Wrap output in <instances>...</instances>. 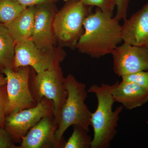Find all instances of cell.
I'll return each instance as SVG.
<instances>
[{
  "mask_svg": "<svg viewBox=\"0 0 148 148\" xmlns=\"http://www.w3.org/2000/svg\"><path fill=\"white\" fill-rule=\"evenodd\" d=\"M84 28V32L75 47L81 53L91 58L112 54L122 41L119 21L98 8L86 17Z\"/></svg>",
  "mask_w": 148,
  "mask_h": 148,
  "instance_id": "6da1fadb",
  "label": "cell"
},
{
  "mask_svg": "<svg viewBox=\"0 0 148 148\" xmlns=\"http://www.w3.org/2000/svg\"><path fill=\"white\" fill-rule=\"evenodd\" d=\"M113 85L93 84L88 90V92L95 95L98 102L96 110L91 114V126L94 134L90 148L110 147L117 133L120 115L123 107L121 105L113 110L115 102L112 93Z\"/></svg>",
  "mask_w": 148,
  "mask_h": 148,
  "instance_id": "7a4b0ae2",
  "label": "cell"
},
{
  "mask_svg": "<svg viewBox=\"0 0 148 148\" xmlns=\"http://www.w3.org/2000/svg\"><path fill=\"white\" fill-rule=\"evenodd\" d=\"M64 84L68 95L60 112L55 133L58 141L64 140V133L71 125H78L88 132L91 126L92 113L85 103L88 93L86 84L80 82L71 74L65 77Z\"/></svg>",
  "mask_w": 148,
  "mask_h": 148,
  "instance_id": "3957f363",
  "label": "cell"
},
{
  "mask_svg": "<svg viewBox=\"0 0 148 148\" xmlns=\"http://www.w3.org/2000/svg\"><path fill=\"white\" fill-rule=\"evenodd\" d=\"M55 14L53 29L56 40L62 45L75 47L84 32V23L91 12V7L81 0H71Z\"/></svg>",
  "mask_w": 148,
  "mask_h": 148,
  "instance_id": "277c9868",
  "label": "cell"
},
{
  "mask_svg": "<svg viewBox=\"0 0 148 148\" xmlns=\"http://www.w3.org/2000/svg\"><path fill=\"white\" fill-rule=\"evenodd\" d=\"M64 79L59 66L36 73L31 83V91L37 103L44 98L53 102L54 121L57 124L60 112L68 95Z\"/></svg>",
  "mask_w": 148,
  "mask_h": 148,
  "instance_id": "5b68a950",
  "label": "cell"
},
{
  "mask_svg": "<svg viewBox=\"0 0 148 148\" xmlns=\"http://www.w3.org/2000/svg\"><path fill=\"white\" fill-rule=\"evenodd\" d=\"M2 72L7 79L6 116L36 106L29 84L31 67L22 66L16 70L3 68Z\"/></svg>",
  "mask_w": 148,
  "mask_h": 148,
  "instance_id": "8992f818",
  "label": "cell"
},
{
  "mask_svg": "<svg viewBox=\"0 0 148 148\" xmlns=\"http://www.w3.org/2000/svg\"><path fill=\"white\" fill-rule=\"evenodd\" d=\"M66 55L62 49L50 52L43 51L29 39L15 44L14 70L22 66H30L39 73L60 66Z\"/></svg>",
  "mask_w": 148,
  "mask_h": 148,
  "instance_id": "52a82bcc",
  "label": "cell"
},
{
  "mask_svg": "<svg viewBox=\"0 0 148 148\" xmlns=\"http://www.w3.org/2000/svg\"><path fill=\"white\" fill-rule=\"evenodd\" d=\"M53 110V102L47 98H43L34 107L7 115L4 127L14 143H20L22 138L42 119L54 116Z\"/></svg>",
  "mask_w": 148,
  "mask_h": 148,
  "instance_id": "ba28073f",
  "label": "cell"
},
{
  "mask_svg": "<svg viewBox=\"0 0 148 148\" xmlns=\"http://www.w3.org/2000/svg\"><path fill=\"white\" fill-rule=\"evenodd\" d=\"M111 54L114 72L118 76L148 71V47L123 43Z\"/></svg>",
  "mask_w": 148,
  "mask_h": 148,
  "instance_id": "9c48e42d",
  "label": "cell"
},
{
  "mask_svg": "<svg viewBox=\"0 0 148 148\" xmlns=\"http://www.w3.org/2000/svg\"><path fill=\"white\" fill-rule=\"evenodd\" d=\"M57 127L54 116L43 118L22 138L17 148H64L66 141L56 138Z\"/></svg>",
  "mask_w": 148,
  "mask_h": 148,
  "instance_id": "30bf717a",
  "label": "cell"
},
{
  "mask_svg": "<svg viewBox=\"0 0 148 148\" xmlns=\"http://www.w3.org/2000/svg\"><path fill=\"white\" fill-rule=\"evenodd\" d=\"M52 3L36 6L34 24L31 40L35 45L45 52L54 51L56 38L53 29L55 14Z\"/></svg>",
  "mask_w": 148,
  "mask_h": 148,
  "instance_id": "8fae6325",
  "label": "cell"
},
{
  "mask_svg": "<svg viewBox=\"0 0 148 148\" xmlns=\"http://www.w3.org/2000/svg\"><path fill=\"white\" fill-rule=\"evenodd\" d=\"M123 21L121 25L123 43L148 47V3Z\"/></svg>",
  "mask_w": 148,
  "mask_h": 148,
  "instance_id": "7c38bea8",
  "label": "cell"
},
{
  "mask_svg": "<svg viewBox=\"0 0 148 148\" xmlns=\"http://www.w3.org/2000/svg\"><path fill=\"white\" fill-rule=\"evenodd\" d=\"M112 95L115 102L127 110H132L148 102V92L134 83L121 81L114 84Z\"/></svg>",
  "mask_w": 148,
  "mask_h": 148,
  "instance_id": "4fadbf2b",
  "label": "cell"
},
{
  "mask_svg": "<svg viewBox=\"0 0 148 148\" xmlns=\"http://www.w3.org/2000/svg\"><path fill=\"white\" fill-rule=\"evenodd\" d=\"M36 6L28 7L9 23L5 24L15 43L31 39L34 24Z\"/></svg>",
  "mask_w": 148,
  "mask_h": 148,
  "instance_id": "5bb4252c",
  "label": "cell"
},
{
  "mask_svg": "<svg viewBox=\"0 0 148 148\" xmlns=\"http://www.w3.org/2000/svg\"><path fill=\"white\" fill-rule=\"evenodd\" d=\"M15 44L8 29L0 23V63L3 68L14 70Z\"/></svg>",
  "mask_w": 148,
  "mask_h": 148,
  "instance_id": "9a60e30c",
  "label": "cell"
},
{
  "mask_svg": "<svg viewBox=\"0 0 148 148\" xmlns=\"http://www.w3.org/2000/svg\"><path fill=\"white\" fill-rule=\"evenodd\" d=\"M26 8L16 0H0V23H9Z\"/></svg>",
  "mask_w": 148,
  "mask_h": 148,
  "instance_id": "2e32d148",
  "label": "cell"
},
{
  "mask_svg": "<svg viewBox=\"0 0 148 148\" xmlns=\"http://www.w3.org/2000/svg\"><path fill=\"white\" fill-rule=\"evenodd\" d=\"M73 130L64 148H90L92 138L87 131L77 125H73Z\"/></svg>",
  "mask_w": 148,
  "mask_h": 148,
  "instance_id": "e0dca14e",
  "label": "cell"
},
{
  "mask_svg": "<svg viewBox=\"0 0 148 148\" xmlns=\"http://www.w3.org/2000/svg\"><path fill=\"white\" fill-rule=\"evenodd\" d=\"M83 3L88 6H95L104 13L113 15L116 8L115 0H81Z\"/></svg>",
  "mask_w": 148,
  "mask_h": 148,
  "instance_id": "ac0fdd59",
  "label": "cell"
},
{
  "mask_svg": "<svg viewBox=\"0 0 148 148\" xmlns=\"http://www.w3.org/2000/svg\"><path fill=\"white\" fill-rule=\"evenodd\" d=\"M121 81L134 83L148 92V71H142L121 77Z\"/></svg>",
  "mask_w": 148,
  "mask_h": 148,
  "instance_id": "d6986e66",
  "label": "cell"
},
{
  "mask_svg": "<svg viewBox=\"0 0 148 148\" xmlns=\"http://www.w3.org/2000/svg\"><path fill=\"white\" fill-rule=\"evenodd\" d=\"M7 100L6 84L0 87V125L4 127Z\"/></svg>",
  "mask_w": 148,
  "mask_h": 148,
  "instance_id": "ffe728a7",
  "label": "cell"
},
{
  "mask_svg": "<svg viewBox=\"0 0 148 148\" xmlns=\"http://www.w3.org/2000/svg\"><path fill=\"white\" fill-rule=\"evenodd\" d=\"M116 3V12L115 18L120 21L127 18L130 0H115Z\"/></svg>",
  "mask_w": 148,
  "mask_h": 148,
  "instance_id": "44dd1931",
  "label": "cell"
},
{
  "mask_svg": "<svg viewBox=\"0 0 148 148\" xmlns=\"http://www.w3.org/2000/svg\"><path fill=\"white\" fill-rule=\"evenodd\" d=\"M14 143L9 133L0 125V148H17Z\"/></svg>",
  "mask_w": 148,
  "mask_h": 148,
  "instance_id": "7402d4cb",
  "label": "cell"
},
{
  "mask_svg": "<svg viewBox=\"0 0 148 148\" xmlns=\"http://www.w3.org/2000/svg\"><path fill=\"white\" fill-rule=\"evenodd\" d=\"M21 5L25 8L45 4L53 3L57 0H16Z\"/></svg>",
  "mask_w": 148,
  "mask_h": 148,
  "instance_id": "603a6c76",
  "label": "cell"
},
{
  "mask_svg": "<svg viewBox=\"0 0 148 148\" xmlns=\"http://www.w3.org/2000/svg\"><path fill=\"white\" fill-rule=\"evenodd\" d=\"M6 77L4 76L2 74L0 73V87L6 84Z\"/></svg>",
  "mask_w": 148,
  "mask_h": 148,
  "instance_id": "cb8c5ba5",
  "label": "cell"
},
{
  "mask_svg": "<svg viewBox=\"0 0 148 148\" xmlns=\"http://www.w3.org/2000/svg\"><path fill=\"white\" fill-rule=\"evenodd\" d=\"M3 66L1 65V63H0V69H1V68H3Z\"/></svg>",
  "mask_w": 148,
  "mask_h": 148,
  "instance_id": "d4e9b609",
  "label": "cell"
},
{
  "mask_svg": "<svg viewBox=\"0 0 148 148\" xmlns=\"http://www.w3.org/2000/svg\"><path fill=\"white\" fill-rule=\"evenodd\" d=\"M64 1H71V0H64Z\"/></svg>",
  "mask_w": 148,
  "mask_h": 148,
  "instance_id": "484cf974",
  "label": "cell"
}]
</instances>
